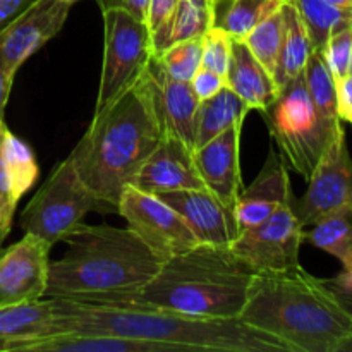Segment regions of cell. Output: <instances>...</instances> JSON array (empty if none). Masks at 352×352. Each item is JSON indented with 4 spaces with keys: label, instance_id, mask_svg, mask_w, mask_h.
<instances>
[{
    "label": "cell",
    "instance_id": "cell-1",
    "mask_svg": "<svg viewBox=\"0 0 352 352\" xmlns=\"http://www.w3.org/2000/svg\"><path fill=\"white\" fill-rule=\"evenodd\" d=\"M54 311L57 333H112L167 344L175 352H289L275 337L239 318H196L143 306L71 299H54Z\"/></svg>",
    "mask_w": 352,
    "mask_h": 352
},
{
    "label": "cell",
    "instance_id": "cell-2",
    "mask_svg": "<svg viewBox=\"0 0 352 352\" xmlns=\"http://www.w3.org/2000/svg\"><path fill=\"white\" fill-rule=\"evenodd\" d=\"M239 320L275 337L289 352H346L352 313L323 278L305 268L254 274Z\"/></svg>",
    "mask_w": 352,
    "mask_h": 352
},
{
    "label": "cell",
    "instance_id": "cell-3",
    "mask_svg": "<svg viewBox=\"0 0 352 352\" xmlns=\"http://www.w3.org/2000/svg\"><path fill=\"white\" fill-rule=\"evenodd\" d=\"M65 243L48 265L45 298L126 305L164 263L129 227L82 223Z\"/></svg>",
    "mask_w": 352,
    "mask_h": 352
},
{
    "label": "cell",
    "instance_id": "cell-4",
    "mask_svg": "<svg viewBox=\"0 0 352 352\" xmlns=\"http://www.w3.org/2000/svg\"><path fill=\"white\" fill-rule=\"evenodd\" d=\"M162 141L153 109L140 85L98 113L69 155L72 167L102 205L120 195Z\"/></svg>",
    "mask_w": 352,
    "mask_h": 352
},
{
    "label": "cell",
    "instance_id": "cell-5",
    "mask_svg": "<svg viewBox=\"0 0 352 352\" xmlns=\"http://www.w3.org/2000/svg\"><path fill=\"white\" fill-rule=\"evenodd\" d=\"M254 272L230 246L196 244L164 261L126 306L164 309L196 318H239Z\"/></svg>",
    "mask_w": 352,
    "mask_h": 352
},
{
    "label": "cell",
    "instance_id": "cell-6",
    "mask_svg": "<svg viewBox=\"0 0 352 352\" xmlns=\"http://www.w3.org/2000/svg\"><path fill=\"white\" fill-rule=\"evenodd\" d=\"M261 113L280 157L305 181L311 177L330 141L342 127V120L332 122L320 113L302 74L278 88V95Z\"/></svg>",
    "mask_w": 352,
    "mask_h": 352
},
{
    "label": "cell",
    "instance_id": "cell-7",
    "mask_svg": "<svg viewBox=\"0 0 352 352\" xmlns=\"http://www.w3.org/2000/svg\"><path fill=\"white\" fill-rule=\"evenodd\" d=\"M98 205L100 201L79 179L67 157L55 165L31 198L21 213L19 223L24 234L41 237L54 248L74 234Z\"/></svg>",
    "mask_w": 352,
    "mask_h": 352
},
{
    "label": "cell",
    "instance_id": "cell-8",
    "mask_svg": "<svg viewBox=\"0 0 352 352\" xmlns=\"http://www.w3.org/2000/svg\"><path fill=\"white\" fill-rule=\"evenodd\" d=\"M103 64L95 112L98 113L133 89L153 58L146 23L120 9L102 10Z\"/></svg>",
    "mask_w": 352,
    "mask_h": 352
},
{
    "label": "cell",
    "instance_id": "cell-9",
    "mask_svg": "<svg viewBox=\"0 0 352 352\" xmlns=\"http://www.w3.org/2000/svg\"><path fill=\"white\" fill-rule=\"evenodd\" d=\"M292 196L267 220L241 230L230 250L254 274L284 272L301 265L299 251L305 227L292 208Z\"/></svg>",
    "mask_w": 352,
    "mask_h": 352
},
{
    "label": "cell",
    "instance_id": "cell-10",
    "mask_svg": "<svg viewBox=\"0 0 352 352\" xmlns=\"http://www.w3.org/2000/svg\"><path fill=\"white\" fill-rule=\"evenodd\" d=\"M117 210L127 227L160 261L170 260L199 244L182 217L157 195L127 186Z\"/></svg>",
    "mask_w": 352,
    "mask_h": 352
},
{
    "label": "cell",
    "instance_id": "cell-11",
    "mask_svg": "<svg viewBox=\"0 0 352 352\" xmlns=\"http://www.w3.org/2000/svg\"><path fill=\"white\" fill-rule=\"evenodd\" d=\"M351 201L352 157L342 126L308 179L305 195L292 199V208L306 229L330 213L349 208Z\"/></svg>",
    "mask_w": 352,
    "mask_h": 352
},
{
    "label": "cell",
    "instance_id": "cell-12",
    "mask_svg": "<svg viewBox=\"0 0 352 352\" xmlns=\"http://www.w3.org/2000/svg\"><path fill=\"white\" fill-rule=\"evenodd\" d=\"M67 0H33L0 31V65L16 78L24 62L60 33L71 12Z\"/></svg>",
    "mask_w": 352,
    "mask_h": 352
},
{
    "label": "cell",
    "instance_id": "cell-13",
    "mask_svg": "<svg viewBox=\"0 0 352 352\" xmlns=\"http://www.w3.org/2000/svg\"><path fill=\"white\" fill-rule=\"evenodd\" d=\"M138 85L143 88L153 109L162 138H175L195 151L199 100L191 85L170 78L155 57Z\"/></svg>",
    "mask_w": 352,
    "mask_h": 352
},
{
    "label": "cell",
    "instance_id": "cell-14",
    "mask_svg": "<svg viewBox=\"0 0 352 352\" xmlns=\"http://www.w3.org/2000/svg\"><path fill=\"white\" fill-rule=\"evenodd\" d=\"M50 250L47 241L33 234L0 246V308L45 298Z\"/></svg>",
    "mask_w": 352,
    "mask_h": 352
},
{
    "label": "cell",
    "instance_id": "cell-15",
    "mask_svg": "<svg viewBox=\"0 0 352 352\" xmlns=\"http://www.w3.org/2000/svg\"><path fill=\"white\" fill-rule=\"evenodd\" d=\"M182 217L198 243L230 246L239 236L232 205H227L208 189H182L157 195Z\"/></svg>",
    "mask_w": 352,
    "mask_h": 352
},
{
    "label": "cell",
    "instance_id": "cell-16",
    "mask_svg": "<svg viewBox=\"0 0 352 352\" xmlns=\"http://www.w3.org/2000/svg\"><path fill=\"white\" fill-rule=\"evenodd\" d=\"M38 174L31 148L0 119V246L12 229L17 203L33 188Z\"/></svg>",
    "mask_w": 352,
    "mask_h": 352
},
{
    "label": "cell",
    "instance_id": "cell-17",
    "mask_svg": "<svg viewBox=\"0 0 352 352\" xmlns=\"http://www.w3.org/2000/svg\"><path fill=\"white\" fill-rule=\"evenodd\" d=\"M243 127L244 122L236 124L192 151L196 170L205 189L232 206H236L237 198L243 191L239 164Z\"/></svg>",
    "mask_w": 352,
    "mask_h": 352
},
{
    "label": "cell",
    "instance_id": "cell-18",
    "mask_svg": "<svg viewBox=\"0 0 352 352\" xmlns=\"http://www.w3.org/2000/svg\"><path fill=\"white\" fill-rule=\"evenodd\" d=\"M131 186L151 195L205 188L196 170L192 150L175 138H162Z\"/></svg>",
    "mask_w": 352,
    "mask_h": 352
},
{
    "label": "cell",
    "instance_id": "cell-19",
    "mask_svg": "<svg viewBox=\"0 0 352 352\" xmlns=\"http://www.w3.org/2000/svg\"><path fill=\"white\" fill-rule=\"evenodd\" d=\"M292 196L294 195H292L291 181H289L287 164L280 157L277 148L272 146L260 174L246 189L241 191L234 206L239 229H250L267 220L278 206L287 203Z\"/></svg>",
    "mask_w": 352,
    "mask_h": 352
},
{
    "label": "cell",
    "instance_id": "cell-20",
    "mask_svg": "<svg viewBox=\"0 0 352 352\" xmlns=\"http://www.w3.org/2000/svg\"><path fill=\"white\" fill-rule=\"evenodd\" d=\"M226 81L250 110L265 112L278 95L274 76L251 54L244 40H232V55Z\"/></svg>",
    "mask_w": 352,
    "mask_h": 352
},
{
    "label": "cell",
    "instance_id": "cell-21",
    "mask_svg": "<svg viewBox=\"0 0 352 352\" xmlns=\"http://www.w3.org/2000/svg\"><path fill=\"white\" fill-rule=\"evenodd\" d=\"M57 333L54 299L0 308V352H19L24 344Z\"/></svg>",
    "mask_w": 352,
    "mask_h": 352
},
{
    "label": "cell",
    "instance_id": "cell-22",
    "mask_svg": "<svg viewBox=\"0 0 352 352\" xmlns=\"http://www.w3.org/2000/svg\"><path fill=\"white\" fill-rule=\"evenodd\" d=\"M19 352H175L167 344L112 333L58 332L24 344Z\"/></svg>",
    "mask_w": 352,
    "mask_h": 352
},
{
    "label": "cell",
    "instance_id": "cell-23",
    "mask_svg": "<svg viewBox=\"0 0 352 352\" xmlns=\"http://www.w3.org/2000/svg\"><path fill=\"white\" fill-rule=\"evenodd\" d=\"M215 26L213 0H179L167 23L151 33L153 57L170 45L199 38Z\"/></svg>",
    "mask_w": 352,
    "mask_h": 352
},
{
    "label": "cell",
    "instance_id": "cell-24",
    "mask_svg": "<svg viewBox=\"0 0 352 352\" xmlns=\"http://www.w3.org/2000/svg\"><path fill=\"white\" fill-rule=\"evenodd\" d=\"M282 16H284V34H282L280 52H278L277 65L274 71V79L278 88L302 74L313 52L308 30L299 16L292 0H282Z\"/></svg>",
    "mask_w": 352,
    "mask_h": 352
},
{
    "label": "cell",
    "instance_id": "cell-25",
    "mask_svg": "<svg viewBox=\"0 0 352 352\" xmlns=\"http://www.w3.org/2000/svg\"><path fill=\"white\" fill-rule=\"evenodd\" d=\"M248 112L250 109L246 103L229 86H226L212 98L201 100L196 112L195 150L212 141L223 131L244 122Z\"/></svg>",
    "mask_w": 352,
    "mask_h": 352
},
{
    "label": "cell",
    "instance_id": "cell-26",
    "mask_svg": "<svg viewBox=\"0 0 352 352\" xmlns=\"http://www.w3.org/2000/svg\"><path fill=\"white\" fill-rule=\"evenodd\" d=\"M302 241L327 251L342 263L344 270H352V213L351 208L339 210L306 227Z\"/></svg>",
    "mask_w": 352,
    "mask_h": 352
},
{
    "label": "cell",
    "instance_id": "cell-27",
    "mask_svg": "<svg viewBox=\"0 0 352 352\" xmlns=\"http://www.w3.org/2000/svg\"><path fill=\"white\" fill-rule=\"evenodd\" d=\"M282 0H222L215 3V26L234 40H244L246 34L265 17L280 7Z\"/></svg>",
    "mask_w": 352,
    "mask_h": 352
},
{
    "label": "cell",
    "instance_id": "cell-28",
    "mask_svg": "<svg viewBox=\"0 0 352 352\" xmlns=\"http://www.w3.org/2000/svg\"><path fill=\"white\" fill-rule=\"evenodd\" d=\"M306 88L316 109L320 110L325 119L332 122H339V107H337V81L333 79L322 50L313 48L309 54L306 67L302 71Z\"/></svg>",
    "mask_w": 352,
    "mask_h": 352
},
{
    "label": "cell",
    "instance_id": "cell-29",
    "mask_svg": "<svg viewBox=\"0 0 352 352\" xmlns=\"http://www.w3.org/2000/svg\"><path fill=\"white\" fill-rule=\"evenodd\" d=\"M292 2L308 30L313 48L316 50H322L336 28L352 21V12L332 6L329 0H292Z\"/></svg>",
    "mask_w": 352,
    "mask_h": 352
},
{
    "label": "cell",
    "instance_id": "cell-30",
    "mask_svg": "<svg viewBox=\"0 0 352 352\" xmlns=\"http://www.w3.org/2000/svg\"><path fill=\"white\" fill-rule=\"evenodd\" d=\"M282 34H284V16H282V9L278 7L274 14L265 17L244 38V43L248 45L251 54L265 65V69L272 76H274L275 65H277Z\"/></svg>",
    "mask_w": 352,
    "mask_h": 352
},
{
    "label": "cell",
    "instance_id": "cell-31",
    "mask_svg": "<svg viewBox=\"0 0 352 352\" xmlns=\"http://www.w3.org/2000/svg\"><path fill=\"white\" fill-rule=\"evenodd\" d=\"M201 57L203 36L179 41L155 55L158 64L170 78L184 82L191 81L196 71L201 67Z\"/></svg>",
    "mask_w": 352,
    "mask_h": 352
},
{
    "label": "cell",
    "instance_id": "cell-32",
    "mask_svg": "<svg viewBox=\"0 0 352 352\" xmlns=\"http://www.w3.org/2000/svg\"><path fill=\"white\" fill-rule=\"evenodd\" d=\"M322 54L336 81L349 74V62L352 54V21L336 28L330 33L329 40L323 45Z\"/></svg>",
    "mask_w": 352,
    "mask_h": 352
},
{
    "label": "cell",
    "instance_id": "cell-33",
    "mask_svg": "<svg viewBox=\"0 0 352 352\" xmlns=\"http://www.w3.org/2000/svg\"><path fill=\"white\" fill-rule=\"evenodd\" d=\"M232 40L230 34L220 28L213 26L212 30L203 34V67L215 71L226 76L229 69L230 55H232Z\"/></svg>",
    "mask_w": 352,
    "mask_h": 352
},
{
    "label": "cell",
    "instance_id": "cell-34",
    "mask_svg": "<svg viewBox=\"0 0 352 352\" xmlns=\"http://www.w3.org/2000/svg\"><path fill=\"white\" fill-rule=\"evenodd\" d=\"M189 85H191L192 91H195V95L198 96V100L201 102V100L212 98V96H215L217 93L222 91V89L227 86V81H226V76L219 74V72L215 71H210V69L203 67L201 65V67L196 71V74L192 76Z\"/></svg>",
    "mask_w": 352,
    "mask_h": 352
},
{
    "label": "cell",
    "instance_id": "cell-35",
    "mask_svg": "<svg viewBox=\"0 0 352 352\" xmlns=\"http://www.w3.org/2000/svg\"><path fill=\"white\" fill-rule=\"evenodd\" d=\"M179 0H148L146 10V26L150 33L164 26L177 7Z\"/></svg>",
    "mask_w": 352,
    "mask_h": 352
},
{
    "label": "cell",
    "instance_id": "cell-36",
    "mask_svg": "<svg viewBox=\"0 0 352 352\" xmlns=\"http://www.w3.org/2000/svg\"><path fill=\"white\" fill-rule=\"evenodd\" d=\"M327 287L336 294L340 305L352 313V270H342L339 275L332 278H323Z\"/></svg>",
    "mask_w": 352,
    "mask_h": 352
},
{
    "label": "cell",
    "instance_id": "cell-37",
    "mask_svg": "<svg viewBox=\"0 0 352 352\" xmlns=\"http://www.w3.org/2000/svg\"><path fill=\"white\" fill-rule=\"evenodd\" d=\"M102 10L120 9L140 21H146L148 0H96Z\"/></svg>",
    "mask_w": 352,
    "mask_h": 352
},
{
    "label": "cell",
    "instance_id": "cell-38",
    "mask_svg": "<svg viewBox=\"0 0 352 352\" xmlns=\"http://www.w3.org/2000/svg\"><path fill=\"white\" fill-rule=\"evenodd\" d=\"M337 107L340 120L352 124V74L337 81Z\"/></svg>",
    "mask_w": 352,
    "mask_h": 352
},
{
    "label": "cell",
    "instance_id": "cell-39",
    "mask_svg": "<svg viewBox=\"0 0 352 352\" xmlns=\"http://www.w3.org/2000/svg\"><path fill=\"white\" fill-rule=\"evenodd\" d=\"M33 0H0V31L26 9Z\"/></svg>",
    "mask_w": 352,
    "mask_h": 352
},
{
    "label": "cell",
    "instance_id": "cell-40",
    "mask_svg": "<svg viewBox=\"0 0 352 352\" xmlns=\"http://www.w3.org/2000/svg\"><path fill=\"white\" fill-rule=\"evenodd\" d=\"M12 82L14 79L7 76V72L0 65V119H3V113H6L7 102H9L10 91H12Z\"/></svg>",
    "mask_w": 352,
    "mask_h": 352
},
{
    "label": "cell",
    "instance_id": "cell-41",
    "mask_svg": "<svg viewBox=\"0 0 352 352\" xmlns=\"http://www.w3.org/2000/svg\"><path fill=\"white\" fill-rule=\"evenodd\" d=\"M332 6L339 7V9H344V10H349L352 12V0H329Z\"/></svg>",
    "mask_w": 352,
    "mask_h": 352
},
{
    "label": "cell",
    "instance_id": "cell-42",
    "mask_svg": "<svg viewBox=\"0 0 352 352\" xmlns=\"http://www.w3.org/2000/svg\"><path fill=\"white\" fill-rule=\"evenodd\" d=\"M346 352H352V340H351V344H349V346L346 347Z\"/></svg>",
    "mask_w": 352,
    "mask_h": 352
},
{
    "label": "cell",
    "instance_id": "cell-43",
    "mask_svg": "<svg viewBox=\"0 0 352 352\" xmlns=\"http://www.w3.org/2000/svg\"><path fill=\"white\" fill-rule=\"evenodd\" d=\"M349 74H352V54H351V62H349Z\"/></svg>",
    "mask_w": 352,
    "mask_h": 352
},
{
    "label": "cell",
    "instance_id": "cell-44",
    "mask_svg": "<svg viewBox=\"0 0 352 352\" xmlns=\"http://www.w3.org/2000/svg\"><path fill=\"white\" fill-rule=\"evenodd\" d=\"M67 2H69V3H72V6H74V3H76V2H79V0H67Z\"/></svg>",
    "mask_w": 352,
    "mask_h": 352
},
{
    "label": "cell",
    "instance_id": "cell-45",
    "mask_svg": "<svg viewBox=\"0 0 352 352\" xmlns=\"http://www.w3.org/2000/svg\"><path fill=\"white\" fill-rule=\"evenodd\" d=\"M213 2H215V3H219V2H222V0H213Z\"/></svg>",
    "mask_w": 352,
    "mask_h": 352
},
{
    "label": "cell",
    "instance_id": "cell-46",
    "mask_svg": "<svg viewBox=\"0 0 352 352\" xmlns=\"http://www.w3.org/2000/svg\"><path fill=\"white\" fill-rule=\"evenodd\" d=\"M349 208H351V213H352V201H351V205H349Z\"/></svg>",
    "mask_w": 352,
    "mask_h": 352
}]
</instances>
